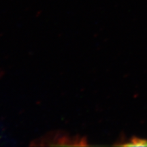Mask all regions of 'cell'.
Here are the masks:
<instances>
[{"label": "cell", "instance_id": "6da1fadb", "mask_svg": "<svg viewBox=\"0 0 147 147\" xmlns=\"http://www.w3.org/2000/svg\"><path fill=\"white\" fill-rule=\"evenodd\" d=\"M121 145L126 146H147V140L134 137Z\"/></svg>", "mask_w": 147, "mask_h": 147}]
</instances>
